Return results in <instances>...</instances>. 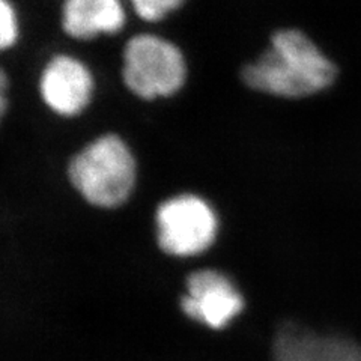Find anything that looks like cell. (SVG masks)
Listing matches in <instances>:
<instances>
[{
    "mask_svg": "<svg viewBox=\"0 0 361 361\" xmlns=\"http://www.w3.org/2000/svg\"><path fill=\"white\" fill-rule=\"evenodd\" d=\"M155 226L158 245L166 255L175 257L205 253L219 233L216 211L196 195H179L160 203Z\"/></svg>",
    "mask_w": 361,
    "mask_h": 361,
    "instance_id": "277c9868",
    "label": "cell"
},
{
    "mask_svg": "<svg viewBox=\"0 0 361 361\" xmlns=\"http://www.w3.org/2000/svg\"><path fill=\"white\" fill-rule=\"evenodd\" d=\"M126 20L122 0H65L62 5V29L74 39L115 35Z\"/></svg>",
    "mask_w": 361,
    "mask_h": 361,
    "instance_id": "ba28073f",
    "label": "cell"
},
{
    "mask_svg": "<svg viewBox=\"0 0 361 361\" xmlns=\"http://www.w3.org/2000/svg\"><path fill=\"white\" fill-rule=\"evenodd\" d=\"M18 17L14 4L11 0H0V45L4 50L17 42L18 39Z\"/></svg>",
    "mask_w": 361,
    "mask_h": 361,
    "instance_id": "9c48e42d",
    "label": "cell"
},
{
    "mask_svg": "<svg viewBox=\"0 0 361 361\" xmlns=\"http://www.w3.org/2000/svg\"><path fill=\"white\" fill-rule=\"evenodd\" d=\"M130 4L145 21H160L173 13L167 0H130Z\"/></svg>",
    "mask_w": 361,
    "mask_h": 361,
    "instance_id": "30bf717a",
    "label": "cell"
},
{
    "mask_svg": "<svg viewBox=\"0 0 361 361\" xmlns=\"http://www.w3.org/2000/svg\"><path fill=\"white\" fill-rule=\"evenodd\" d=\"M341 66L306 32L295 27L273 33L269 47L247 63L241 78L256 92L277 98L309 101L331 90Z\"/></svg>",
    "mask_w": 361,
    "mask_h": 361,
    "instance_id": "6da1fadb",
    "label": "cell"
},
{
    "mask_svg": "<svg viewBox=\"0 0 361 361\" xmlns=\"http://www.w3.org/2000/svg\"><path fill=\"white\" fill-rule=\"evenodd\" d=\"M122 61L123 83L142 99L172 97L185 83L187 65L183 51L158 35L140 33L128 39Z\"/></svg>",
    "mask_w": 361,
    "mask_h": 361,
    "instance_id": "3957f363",
    "label": "cell"
},
{
    "mask_svg": "<svg viewBox=\"0 0 361 361\" xmlns=\"http://www.w3.org/2000/svg\"><path fill=\"white\" fill-rule=\"evenodd\" d=\"M41 98L56 115L73 118L89 106L94 78L87 66L68 54L51 58L39 77Z\"/></svg>",
    "mask_w": 361,
    "mask_h": 361,
    "instance_id": "52a82bcc",
    "label": "cell"
},
{
    "mask_svg": "<svg viewBox=\"0 0 361 361\" xmlns=\"http://www.w3.org/2000/svg\"><path fill=\"white\" fill-rule=\"evenodd\" d=\"M135 160L116 134H104L87 143L68 164V179L87 203L118 208L131 196L135 184Z\"/></svg>",
    "mask_w": 361,
    "mask_h": 361,
    "instance_id": "7a4b0ae2",
    "label": "cell"
},
{
    "mask_svg": "<svg viewBox=\"0 0 361 361\" xmlns=\"http://www.w3.org/2000/svg\"><path fill=\"white\" fill-rule=\"evenodd\" d=\"M271 353L273 361H361V338L289 321L277 329Z\"/></svg>",
    "mask_w": 361,
    "mask_h": 361,
    "instance_id": "8992f818",
    "label": "cell"
},
{
    "mask_svg": "<svg viewBox=\"0 0 361 361\" xmlns=\"http://www.w3.org/2000/svg\"><path fill=\"white\" fill-rule=\"evenodd\" d=\"M180 309L191 321L223 330L244 310V297L219 269H199L187 279Z\"/></svg>",
    "mask_w": 361,
    "mask_h": 361,
    "instance_id": "5b68a950",
    "label": "cell"
}]
</instances>
